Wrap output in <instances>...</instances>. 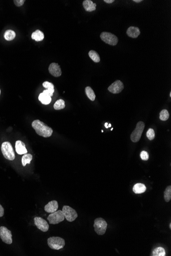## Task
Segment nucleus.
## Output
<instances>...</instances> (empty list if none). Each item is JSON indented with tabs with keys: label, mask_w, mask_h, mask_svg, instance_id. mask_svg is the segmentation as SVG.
I'll use <instances>...</instances> for the list:
<instances>
[{
	"label": "nucleus",
	"mask_w": 171,
	"mask_h": 256,
	"mask_svg": "<svg viewBox=\"0 0 171 256\" xmlns=\"http://www.w3.org/2000/svg\"><path fill=\"white\" fill-rule=\"evenodd\" d=\"M16 150L18 154H24L27 153V150L24 142L20 140L16 141Z\"/></svg>",
	"instance_id": "nucleus-15"
},
{
	"label": "nucleus",
	"mask_w": 171,
	"mask_h": 256,
	"mask_svg": "<svg viewBox=\"0 0 171 256\" xmlns=\"http://www.w3.org/2000/svg\"><path fill=\"white\" fill-rule=\"evenodd\" d=\"M89 56L94 62H99L100 61V55L95 51H90L89 52Z\"/></svg>",
	"instance_id": "nucleus-22"
},
{
	"label": "nucleus",
	"mask_w": 171,
	"mask_h": 256,
	"mask_svg": "<svg viewBox=\"0 0 171 256\" xmlns=\"http://www.w3.org/2000/svg\"><path fill=\"white\" fill-rule=\"evenodd\" d=\"M63 212L61 210H57L53 213H51L48 216L47 219L50 224L56 225L63 222L65 219Z\"/></svg>",
	"instance_id": "nucleus-8"
},
{
	"label": "nucleus",
	"mask_w": 171,
	"mask_h": 256,
	"mask_svg": "<svg viewBox=\"0 0 171 256\" xmlns=\"http://www.w3.org/2000/svg\"><path fill=\"white\" fill-rule=\"evenodd\" d=\"M32 159V156L29 153H26L24 154L23 157L22 158V163L23 166H25L27 164H30L31 163V161Z\"/></svg>",
	"instance_id": "nucleus-24"
},
{
	"label": "nucleus",
	"mask_w": 171,
	"mask_h": 256,
	"mask_svg": "<svg viewBox=\"0 0 171 256\" xmlns=\"http://www.w3.org/2000/svg\"><path fill=\"white\" fill-rule=\"evenodd\" d=\"M58 201H51L45 206L44 209L46 212L49 213H52L58 210Z\"/></svg>",
	"instance_id": "nucleus-13"
},
{
	"label": "nucleus",
	"mask_w": 171,
	"mask_h": 256,
	"mask_svg": "<svg viewBox=\"0 0 171 256\" xmlns=\"http://www.w3.org/2000/svg\"><path fill=\"white\" fill-rule=\"evenodd\" d=\"M62 211L63 212L65 218L68 222H74L78 217V214L76 211L70 207V206H64Z\"/></svg>",
	"instance_id": "nucleus-7"
},
{
	"label": "nucleus",
	"mask_w": 171,
	"mask_h": 256,
	"mask_svg": "<svg viewBox=\"0 0 171 256\" xmlns=\"http://www.w3.org/2000/svg\"><path fill=\"white\" fill-rule=\"evenodd\" d=\"M34 224L42 232H47L49 230V225L47 222L43 218L40 217H36L34 218Z\"/></svg>",
	"instance_id": "nucleus-10"
},
{
	"label": "nucleus",
	"mask_w": 171,
	"mask_h": 256,
	"mask_svg": "<svg viewBox=\"0 0 171 256\" xmlns=\"http://www.w3.org/2000/svg\"><path fill=\"white\" fill-rule=\"evenodd\" d=\"M104 132L103 130H101V132Z\"/></svg>",
	"instance_id": "nucleus-40"
},
{
	"label": "nucleus",
	"mask_w": 171,
	"mask_h": 256,
	"mask_svg": "<svg viewBox=\"0 0 171 256\" xmlns=\"http://www.w3.org/2000/svg\"><path fill=\"white\" fill-rule=\"evenodd\" d=\"M169 113L166 109H163L161 111L159 114V118L161 121H166L169 118Z\"/></svg>",
	"instance_id": "nucleus-27"
},
{
	"label": "nucleus",
	"mask_w": 171,
	"mask_h": 256,
	"mask_svg": "<svg viewBox=\"0 0 171 256\" xmlns=\"http://www.w3.org/2000/svg\"><path fill=\"white\" fill-rule=\"evenodd\" d=\"M140 158L143 161H148L149 158L148 153L146 151H142L140 153Z\"/></svg>",
	"instance_id": "nucleus-30"
},
{
	"label": "nucleus",
	"mask_w": 171,
	"mask_h": 256,
	"mask_svg": "<svg viewBox=\"0 0 171 256\" xmlns=\"http://www.w3.org/2000/svg\"><path fill=\"white\" fill-rule=\"evenodd\" d=\"M145 124L142 121L138 122L136 125V128L133 130L131 135V140L134 143L137 142L140 140L145 128Z\"/></svg>",
	"instance_id": "nucleus-5"
},
{
	"label": "nucleus",
	"mask_w": 171,
	"mask_h": 256,
	"mask_svg": "<svg viewBox=\"0 0 171 256\" xmlns=\"http://www.w3.org/2000/svg\"><path fill=\"white\" fill-rule=\"evenodd\" d=\"M147 190L146 186L143 183H137L135 184L133 188V192L135 194H139L143 193Z\"/></svg>",
	"instance_id": "nucleus-17"
},
{
	"label": "nucleus",
	"mask_w": 171,
	"mask_h": 256,
	"mask_svg": "<svg viewBox=\"0 0 171 256\" xmlns=\"http://www.w3.org/2000/svg\"><path fill=\"white\" fill-rule=\"evenodd\" d=\"M152 256H166L165 249L162 247H158V248H155L153 251Z\"/></svg>",
	"instance_id": "nucleus-23"
},
{
	"label": "nucleus",
	"mask_w": 171,
	"mask_h": 256,
	"mask_svg": "<svg viewBox=\"0 0 171 256\" xmlns=\"http://www.w3.org/2000/svg\"><path fill=\"white\" fill-rule=\"evenodd\" d=\"M65 107V101L62 99H59L56 101L53 106V107L56 110H61V109H64Z\"/></svg>",
	"instance_id": "nucleus-25"
},
{
	"label": "nucleus",
	"mask_w": 171,
	"mask_h": 256,
	"mask_svg": "<svg viewBox=\"0 0 171 256\" xmlns=\"http://www.w3.org/2000/svg\"><path fill=\"white\" fill-rule=\"evenodd\" d=\"M133 1L135 2V3H140V2H142V0H133Z\"/></svg>",
	"instance_id": "nucleus-35"
},
{
	"label": "nucleus",
	"mask_w": 171,
	"mask_h": 256,
	"mask_svg": "<svg viewBox=\"0 0 171 256\" xmlns=\"http://www.w3.org/2000/svg\"><path fill=\"white\" fill-rule=\"evenodd\" d=\"M85 93L86 94L88 98L91 100V101H94L95 99V94L94 92L93 91L91 87H87L85 88Z\"/></svg>",
	"instance_id": "nucleus-20"
},
{
	"label": "nucleus",
	"mask_w": 171,
	"mask_h": 256,
	"mask_svg": "<svg viewBox=\"0 0 171 256\" xmlns=\"http://www.w3.org/2000/svg\"><path fill=\"white\" fill-rule=\"evenodd\" d=\"M164 198L166 202H169L171 199V186H169L164 192Z\"/></svg>",
	"instance_id": "nucleus-26"
},
{
	"label": "nucleus",
	"mask_w": 171,
	"mask_h": 256,
	"mask_svg": "<svg viewBox=\"0 0 171 256\" xmlns=\"http://www.w3.org/2000/svg\"><path fill=\"white\" fill-rule=\"evenodd\" d=\"M124 88V84L121 80H116L108 88L109 92L113 94L120 93Z\"/></svg>",
	"instance_id": "nucleus-11"
},
{
	"label": "nucleus",
	"mask_w": 171,
	"mask_h": 256,
	"mask_svg": "<svg viewBox=\"0 0 171 256\" xmlns=\"http://www.w3.org/2000/svg\"><path fill=\"white\" fill-rule=\"evenodd\" d=\"M0 95H1V90H0Z\"/></svg>",
	"instance_id": "nucleus-41"
},
{
	"label": "nucleus",
	"mask_w": 171,
	"mask_h": 256,
	"mask_svg": "<svg viewBox=\"0 0 171 256\" xmlns=\"http://www.w3.org/2000/svg\"><path fill=\"white\" fill-rule=\"evenodd\" d=\"M43 86L46 90L54 92V85H53L52 83L48 82H44V83H43Z\"/></svg>",
	"instance_id": "nucleus-29"
},
{
	"label": "nucleus",
	"mask_w": 171,
	"mask_h": 256,
	"mask_svg": "<svg viewBox=\"0 0 171 256\" xmlns=\"http://www.w3.org/2000/svg\"><path fill=\"white\" fill-rule=\"evenodd\" d=\"M113 128H111V130L112 131V130H113Z\"/></svg>",
	"instance_id": "nucleus-39"
},
{
	"label": "nucleus",
	"mask_w": 171,
	"mask_h": 256,
	"mask_svg": "<svg viewBox=\"0 0 171 256\" xmlns=\"http://www.w3.org/2000/svg\"><path fill=\"white\" fill-rule=\"evenodd\" d=\"M100 37L105 43L111 46H115L118 42V38L115 35L107 32H103L100 34Z\"/></svg>",
	"instance_id": "nucleus-6"
},
{
	"label": "nucleus",
	"mask_w": 171,
	"mask_h": 256,
	"mask_svg": "<svg viewBox=\"0 0 171 256\" xmlns=\"http://www.w3.org/2000/svg\"><path fill=\"white\" fill-rule=\"evenodd\" d=\"M127 34L128 37H130L131 38H137L140 34V28L137 27L131 26L128 29Z\"/></svg>",
	"instance_id": "nucleus-14"
},
{
	"label": "nucleus",
	"mask_w": 171,
	"mask_h": 256,
	"mask_svg": "<svg viewBox=\"0 0 171 256\" xmlns=\"http://www.w3.org/2000/svg\"><path fill=\"white\" fill-rule=\"evenodd\" d=\"M83 7L88 12H92L96 10V4L91 0H85L82 3Z\"/></svg>",
	"instance_id": "nucleus-16"
},
{
	"label": "nucleus",
	"mask_w": 171,
	"mask_h": 256,
	"mask_svg": "<svg viewBox=\"0 0 171 256\" xmlns=\"http://www.w3.org/2000/svg\"><path fill=\"white\" fill-rule=\"evenodd\" d=\"M32 127L37 134L41 137L48 138L52 135V129L39 120H34L32 123Z\"/></svg>",
	"instance_id": "nucleus-1"
},
{
	"label": "nucleus",
	"mask_w": 171,
	"mask_h": 256,
	"mask_svg": "<svg viewBox=\"0 0 171 256\" xmlns=\"http://www.w3.org/2000/svg\"><path fill=\"white\" fill-rule=\"evenodd\" d=\"M105 127H106V128H109V127H108V123H105Z\"/></svg>",
	"instance_id": "nucleus-36"
},
{
	"label": "nucleus",
	"mask_w": 171,
	"mask_h": 256,
	"mask_svg": "<svg viewBox=\"0 0 171 256\" xmlns=\"http://www.w3.org/2000/svg\"><path fill=\"white\" fill-rule=\"evenodd\" d=\"M48 245L51 249L59 250L64 247L65 241L61 237H50L48 239Z\"/></svg>",
	"instance_id": "nucleus-3"
},
{
	"label": "nucleus",
	"mask_w": 171,
	"mask_h": 256,
	"mask_svg": "<svg viewBox=\"0 0 171 256\" xmlns=\"http://www.w3.org/2000/svg\"><path fill=\"white\" fill-rule=\"evenodd\" d=\"M38 99L42 104L47 105L51 102V97L46 95L44 93H42L38 96Z\"/></svg>",
	"instance_id": "nucleus-19"
},
{
	"label": "nucleus",
	"mask_w": 171,
	"mask_h": 256,
	"mask_svg": "<svg viewBox=\"0 0 171 256\" xmlns=\"http://www.w3.org/2000/svg\"><path fill=\"white\" fill-rule=\"evenodd\" d=\"M1 151L4 158L9 160L13 161L15 159V153L11 144L9 142L3 143L1 146Z\"/></svg>",
	"instance_id": "nucleus-2"
},
{
	"label": "nucleus",
	"mask_w": 171,
	"mask_h": 256,
	"mask_svg": "<svg viewBox=\"0 0 171 256\" xmlns=\"http://www.w3.org/2000/svg\"><path fill=\"white\" fill-rule=\"evenodd\" d=\"M104 2H106V3L111 4L114 2V0H104Z\"/></svg>",
	"instance_id": "nucleus-34"
},
{
	"label": "nucleus",
	"mask_w": 171,
	"mask_h": 256,
	"mask_svg": "<svg viewBox=\"0 0 171 256\" xmlns=\"http://www.w3.org/2000/svg\"><path fill=\"white\" fill-rule=\"evenodd\" d=\"M147 137L149 140L152 141L154 139L155 137V133L152 128H149L147 132Z\"/></svg>",
	"instance_id": "nucleus-28"
},
{
	"label": "nucleus",
	"mask_w": 171,
	"mask_h": 256,
	"mask_svg": "<svg viewBox=\"0 0 171 256\" xmlns=\"http://www.w3.org/2000/svg\"><path fill=\"white\" fill-rule=\"evenodd\" d=\"M169 226H170V229H171V223H170Z\"/></svg>",
	"instance_id": "nucleus-38"
},
{
	"label": "nucleus",
	"mask_w": 171,
	"mask_h": 256,
	"mask_svg": "<svg viewBox=\"0 0 171 256\" xmlns=\"http://www.w3.org/2000/svg\"><path fill=\"white\" fill-rule=\"evenodd\" d=\"M25 1V0H14V4L18 7H20L21 6L23 5Z\"/></svg>",
	"instance_id": "nucleus-31"
},
{
	"label": "nucleus",
	"mask_w": 171,
	"mask_h": 256,
	"mask_svg": "<svg viewBox=\"0 0 171 256\" xmlns=\"http://www.w3.org/2000/svg\"><path fill=\"white\" fill-rule=\"evenodd\" d=\"M111 127V124H108V127Z\"/></svg>",
	"instance_id": "nucleus-37"
},
{
	"label": "nucleus",
	"mask_w": 171,
	"mask_h": 256,
	"mask_svg": "<svg viewBox=\"0 0 171 256\" xmlns=\"http://www.w3.org/2000/svg\"><path fill=\"white\" fill-rule=\"evenodd\" d=\"M49 73L52 76L56 77H58L61 76L62 70L59 64L57 63L53 62L51 64L49 67Z\"/></svg>",
	"instance_id": "nucleus-12"
},
{
	"label": "nucleus",
	"mask_w": 171,
	"mask_h": 256,
	"mask_svg": "<svg viewBox=\"0 0 171 256\" xmlns=\"http://www.w3.org/2000/svg\"><path fill=\"white\" fill-rule=\"evenodd\" d=\"M43 93H44L46 95H47L49 96H50V97H52L53 96V94L54 93V92L48 90H44L43 91Z\"/></svg>",
	"instance_id": "nucleus-32"
},
{
	"label": "nucleus",
	"mask_w": 171,
	"mask_h": 256,
	"mask_svg": "<svg viewBox=\"0 0 171 256\" xmlns=\"http://www.w3.org/2000/svg\"><path fill=\"white\" fill-rule=\"evenodd\" d=\"M0 238L6 244H11L12 243L11 232L6 227H0Z\"/></svg>",
	"instance_id": "nucleus-9"
},
{
	"label": "nucleus",
	"mask_w": 171,
	"mask_h": 256,
	"mask_svg": "<svg viewBox=\"0 0 171 256\" xmlns=\"http://www.w3.org/2000/svg\"><path fill=\"white\" fill-rule=\"evenodd\" d=\"M94 228L95 231L98 235H103L106 232L107 223L103 218H96L94 222Z\"/></svg>",
	"instance_id": "nucleus-4"
},
{
	"label": "nucleus",
	"mask_w": 171,
	"mask_h": 256,
	"mask_svg": "<svg viewBox=\"0 0 171 256\" xmlns=\"http://www.w3.org/2000/svg\"><path fill=\"white\" fill-rule=\"evenodd\" d=\"M16 35V33L14 31L11 30H8L7 31H6L4 33V38L7 40L10 41L15 38Z\"/></svg>",
	"instance_id": "nucleus-21"
},
{
	"label": "nucleus",
	"mask_w": 171,
	"mask_h": 256,
	"mask_svg": "<svg viewBox=\"0 0 171 256\" xmlns=\"http://www.w3.org/2000/svg\"><path fill=\"white\" fill-rule=\"evenodd\" d=\"M4 214V209L3 207L0 204V217L3 216Z\"/></svg>",
	"instance_id": "nucleus-33"
},
{
	"label": "nucleus",
	"mask_w": 171,
	"mask_h": 256,
	"mask_svg": "<svg viewBox=\"0 0 171 256\" xmlns=\"http://www.w3.org/2000/svg\"><path fill=\"white\" fill-rule=\"evenodd\" d=\"M32 37L33 40H35L37 42L42 41L44 40V33L40 30H37L32 34Z\"/></svg>",
	"instance_id": "nucleus-18"
}]
</instances>
